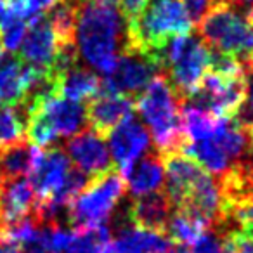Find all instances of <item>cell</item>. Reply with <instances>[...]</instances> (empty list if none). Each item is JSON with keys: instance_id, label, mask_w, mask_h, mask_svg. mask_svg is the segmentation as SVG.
Instances as JSON below:
<instances>
[{"instance_id": "cell-1", "label": "cell", "mask_w": 253, "mask_h": 253, "mask_svg": "<svg viewBox=\"0 0 253 253\" xmlns=\"http://www.w3.org/2000/svg\"><path fill=\"white\" fill-rule=\"evenodd\" d=\"M75 47L90 70L109 75L128 49V25L116 0H88L77 9Z\"/></svg>"}, {"instance_id": "cell-2", "label": "cell", "mask_w": 253, "mask_h": 253, "mask_svg": "<svg viewBox=\"0 0 253 253\" xmlns=\"http://www.w3.org/2000/svg\"><path fill=\"white\" fill-rule=\"evenodd\" d=\"M180 104L173 87L165 73L156 75L151 84L142 90L141 97L135 99L134 106L149 126V134L156 142V151L162 156L180 153L184 135L180 130Z\"/></svg>"}, {"instance_id": "cell-3", "label": "cell", "mask_w": 253, "mask_h": 253, "mask_svg": "<svg viewBox=\"0 0 253 253\" xmlns=\"http://www.w3.org/2000/svg\"><path fill=\"white\" fill-rule=\"evenodd\" d=\"M126 25L128 49L141 50L160 64L163 47L173 37L189 33L193 23L184 9L182 0H149L144 12L134 23Z\"/></svg>"}, {"instance_id": "cell-4", "label": "cell", "mask_w": 253, "mask_h": 253, "mask_svg": "<svg viewBox=\"0 0 253 253\" xmlns=\"http://www.w3.org/2000/svg\"><path fill=\"white\" fill-rule=\"evenodd\" d=\"M196 26L201 40L210 50L234 57L243 71L253 63V28L245 12L220 4Z\"/></svg>"}, {"instance_id": "cell-5", "label": "cell", "mask_w": 253, "mask_h": 253, "mask_svg": "<svg viewBox=\"0 0 253 253\" xmlns=\"http://www.w3.org/2000/svg\"><path fill=\"white\" fill-rule=\"evenodd\" d=\"M162 73L169 78L182 102L196 90L210 66V49L198 35L173 37L160 54Z\"/></svg>"}, {"instance_id": "cell-6", "label": "cell", "mask_w": 253, "mask_h": 253, "mask_svg": "<svg viewBox=\"0 0 253 253\" xmlns=\"http://www.w3.org/2000/svg\"><path fill=\"white\" fill-rule=\"evenodd\" d=\"M126 193V182L118 170H109L94 177L84 191L71 201L68 208V222L75 229L106 224L120 207Z\"/></svg>"}, {"instance_id": "cell-7", "label": "cell", "mask_w": 253, "mask_h": 253, "mask_svg": "<svg viewBox=\"0 0 253 253\" xmlns=\"http://www.w3.org/2000/svg\"><path fill=\"white\" fill-rule=\"evenodd\" d=\"M246 97L245 73L224 75L217 71H207L196 90L184 102L213 113L222 118H234L241 109Z\"/></svg>"}, {"instance_id": "cell-8", "label": "cell", "mask_w": 253, "mask_h": 253, "mask_svg": "<svg viewBox=\"0 0 253 253\" xmlns=\"http://www.w3.org/2000/svg\"><path fill=\"white\" fill-rule=\"evenodd\" d=\"M160 73L162 68L151 56L141 50L128 49L118 57L111 73L104 77L101 90L125 95L135 101V97L142 94V90Z\"/></svg>"}, {"instance_id": "cell-9", "label": "cell", "mask_w": 253, "mask_h": 253, "mask_svg": "<svg viewBox=\"0 0 253 253\" xmlns=\"http://www.w3.org/2000/svg\"><path fill=\"white\" fill-rule=\"evenodd\" d=\"M109 151L111 160L115 162L116 170L122 175L128 172L132 165L149 151L151 134L144 125L139 122L137 116H126L122 123L109 132Z\"/></svg>"}, {"instance_id": "cell-10", "label": "cell", "mask_w": 253, "mask_h": 253, "mask_svg": "<svg viewBox=\"0 0 253 253\" xmlns=\"http://www.w3.org/2000/svg\"><path fill=\"white\" fill-rule=\"evenodd\" d=\"M64 151L68 158L77 165V169L90 179L113 170L111 153L104 141V135L90 126L71 135V139L64 146Z\"/></svg>"}, {"instance_id": "cell-11", "label": "cell", "mask_w": 253, "mask_h": 253, "mask_svg": "<svg viewBox=\"0 0 253 253\" xmlns=\"http://www.w3.org/2000/svg\"><path fill=\"white\" fill-rule=\"evenodd\" d=\"M61 47L63 45L59 43L45 16H37L28 23L25 39L19 45V59L28 66L50 70Z\"/></svg>"}, {"instance_id": "cell-12", "label": "cell", "mask_w": 253, "mask_h": 253, "mask_svg": "<svg viewBox=\"0 0 253 253\" xmlns=\"http://www.w3.org/2000/svg\"><path fill=\"white\" fill-rule=\"evenodd\" d=\"M32 109H39L45 116L57 137H71L77 132L84 130L87 125L84 106L61 95H49L42 101L33 102L28 108V115Z\"/></svg>"}, {"instance_id": "cell-13", "label": "cell", "mask_w": 253, "mask_h": 253, "mask_svg": "<svg viewBox=\"0 0 253 253\" xmlns=\"http://www.w3.org/2000/svg\"><path fill=\"white\" fill-rule=\"evenodd\" d=\"M134 99H128L125 95L101 90L88 101L85 108L88 126L101 135H108L126 116L134 115Z\"/></svg>"}, {"instance_id": "cell-14", "label": "cell", "mask_w": 253, "mask_h": 253, "mask_svg": "<svg viewBox=\"0 0 253 253\" xmlns=\"http://www.w3.org/2000/svg\"><path fill=\"white\" fill-rule=\"evenodd\" d=\"M173 211L169 196L162 191L142 194V196L126 200V213L132 224L148 231L163 232L165 234L169 218Z\"/></svg>"}, {"instance_id": "cell-15", "label": "cell", "mask_w": 253, "mask_h": 253, "mask_svg": "<svg viewBox=\"0 0 253 253\" xmlns=\"http://www.w3.org/2000/svg\"><path fill=\"white\" fill-rule=\"evenodd\" d=\"M39 196L28 179L0 180V229L25 217H32Z\"/></svg>"}, {"instance_id": "cell-16", "label": "cell", "mask_w": 253, "mask_h": 253, "mask_svg": "<svg viewBox=\"0 0 253 253\" xmlns=\"http://www.w3.org/2000/svg\"><path fill=\"white\" fill-rule=\"evenodd\" d=\"M165 163V194L173 208H182L189 196L194 180L203 170L196 162L182 153H172L163 156Z\"/></svg>"}, {"instance_id": "cell-17", "label": "cell", "mask_w": 253, "mask_h": 253, "mask_svg": "<svg viewBox=\"0 0 253 253\" xmlns=\"http://www.w3.org/2000/svg\"><path fill=\"white\" fill-rule=\"evenodd\" d=\"M71 163L66 151L59 146H50L42 151L35 170L32 172V186L39 198H47L63 186Z\"/></svg>"}, {"instance_id": "cell-18", "label": "cell", "mask_w": 253, "mask_h": 253, "mask_svg": "<svg viewBox=\"0 0 253 253\" xmlns=\"http://www.w3.org/2000/svg\"><path fill=\"white\" fill-rule=\"evenodd\" d=\"M132 198L158 191L165 182V163L158 151H148L123 175Z\"/></svg>"}, {"instance_id": "cell-19", "label": "cell", "mask_w": 253, "mask_h": 253, "mask_svg": "<svg viewBox=\"0 0 253 253\" xmlns=\"http://www.w3.org/2000/svg\"><path fill=\"white\" fill-rule=\"evenodd\" d=\"M101 84L102 80L94 73V70L77 61L70 68L57 73V95L80 102L97 95L101 92Z\"/></svg>"}, {"instance_id": "cell-20", "label": "cell", "mask_w": 253, "mask_h": 253, "mask_svg": "<svg viewBox=\"0 0 253 253\" xmlns=\"http://www.w3.org/2000/svg\"><path fill=\"white\" fill-rule=\"evenodd\" d=\"M26 64L12 52H0V106H14L25 97Z\"/></svg>"}, {"instance_id": "cell-21", "label": "cell", "mask_w": 253, "mask_h": 253, "mask_svg": "<svg viewBox=\"0 0 253 253\" xmlns=\"http://www.w3.org/2000/svg\"><path fill=\"white\" fill-rule=\"evenodd\" d=\"M43 149L21 141L0 151V180H12L32 175Z\"/></svg>"}, {"instance_id": "cell-22", "label": "cell", "mask_w": 253, "mask_h": 253, "mask_svg": "<svg viewBox=\"0 0 253 253\" xmlns=\"http://www.w3.org/2000/svg\"><path fill=\"white\" fill-rule=\"evenodd\" d=\"M208 227L210 224L189 208H173L165 234L175 245L193 246Z\"/></svg>"}, {"instance_id": "cell-23", "label": "cell", "mask_w": 253, "mask_h": 253, "mask_svg": "<svg viewBox=\"0 0 253 253\" xmlns=\"http://www.w3.org/2000/svg\"><path fill=\"white\" fill-rule=\"evenodd\" d=\"M111 245V229L108 224L88 225L71 231L66 253H106Z\"/></svg>"}, {"instance_id": "cell-24", "label": "cell", "mask_w": 253, "mask_h": 253, "mask_svg": "<svg viewBox=\"0 0 253 253\" xmlns=\"http://www.w3.org/2000/svg\"><path fill=\"white\" fill-rule=\"evenodd\" d=\"M26 123L14 106H0V151L25 141Z\"/></svg>"}, {"instance_id": "cell-25", "label": "cell", "mask_w": 253, "mask_h": 253, "mask_svg": "<svg viewBox=\"0 0 253 253\" xmlns=\"http://www.w3.org/2000/svg\"><path fill=\"white\" fill-rule=\"evenodd\" d=\"M28 21L23 16L4 9L0 16V45L5 52H14L19 49L23 39H25Z\"/></svg>"}, {"instance_id": "cell-26", "label": "cell", "mask_w": 253, "mask_h": 253, "mask_svg": "<svg viewBox=\"0 0 253 253\" xmlns=\"http://www.w3.org/2000/svg\"><path fill=\"white\" fill-rule=\"evenodd\" d=\"M191 253H225L224 252V231L218 225L208 227L191 246Z\"/></svg>"}, {"instance_id": "cell-27", "label": "cell", "mask_w": 253, "mask_h": 253, "mask_svg": "<svg viewBox=\"0 0 253 253\" xmlns=\"http://www.w3.org/2000/svg\"><path fill=\"white\" fill-rule=\"evenodd\" d=\"M245 78H246V97L241 109L236 115V118L250 132H253V63L245 70Z\"/></svg>"}, {"instance_id": "cell-28", "label": "cell", "mask_w": 253, "mask_h": 253, "mask_svg": "<svg viewBox=\"0 0 253 253\" xmlns=\"http://www.w3.org/2000/svg\"><path fill=\"white\" fill-rule=\"evenodd\" d=\"M220 4H224V0H182V5L193 25H198L211 9Z\"/></svg>"}, {"instance_id": "cell-29", "label": "cell", "mask_w": 253, "mask_h": 253, "mask_svg": "<svg viewBox=\"0 0 253 253\" xmlns=\"http://www.w3.org/2000/svg\"><path fill=\"white\" fill-rule=\"evenodd\" d=\"M118 9L126 23H134L148 7L149 0H116Z\"/></svg>"}, {"instance_id": "cell-30", "label": "cell", "mask_w": 253, "mask_h": 253, "mask_svg": "<svg viewBox=\"0 0 253 253\" xmlns=\"http://www.w3.org/2000/svg\"><path fill=\"white\" fill-rule=\"evenodd\" d=\"M57 0H26V19H33L49 11Z\"/></svg>"}, {"instance_id": "cell-31", "label": "cell", "mask_w": 253, "mask_h": 253, "mask_svg": "<svg viewBox=\"0 0 253 253\" xmlns=\"http://www.w3.org/2000/svg\"><path fill=\"white\" fill-rule=\"evenodd\" d=\"M0 253H21V250L12 243H0Z\"/></svg>"}, {"instance_id": "cell-32", "label": "cell", "mask_w": 253, "mask_h": 253, "mask_svg": "<svg viewBox=\"0 0 253 253\" xmlns=\"http://www.w3.org/2000/svg\"><path fill=\"white\" fill-rule=\"evenodd\" d=\"M4 9H5L4 0H0V16H2V12H4Z\"/></svg>"}, {"instance_id": "cell-33", "label": "cell", "mask_w": 253, "mask_h": 253, "mask_svg": "<svg viewBox=\"0 0 253 253\" xmlns=\"http://www.w3.org/2000/svg\"><path fill=\"white\" fill-rule=\"evenodd\" d=\"M0 52H2V49H0Z\"/></svg>"}, {"instance_id": "cell-34", "label": "cell", "mask_w": 253, "mask_h": 253, "mask_svg": "<svg viewBox=\"0 0 253 253\" xmlns=\"http://www.w3.org/2000/svg\"><path fill=\"white\" fill-rule=\"evenodd\" d=\"M252 135H253V132H252Z\"/></svg>"}]
</instances>
